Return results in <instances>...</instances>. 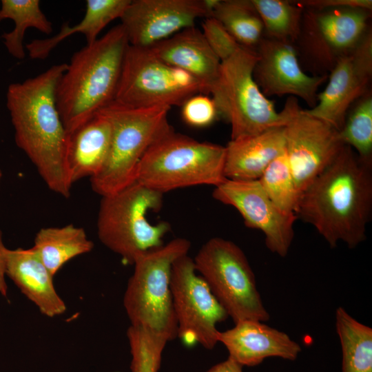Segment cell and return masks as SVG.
I'll use <instances>...</instances> for the list:
<instances>
[{"label": "cell", "instance_id": "obj_2", "mask_svg": "<svg viewBox=\"0 0 372 372\" xmlns=\"http://www.w3.org/2000/svg\"><path fill=\"white\" fill-rule=\"evenodd\" d=\"M68 63L52 66L35 77L10 84L6 105L17 146L52 192L69 198L66 168L68 133L56 103L57 83Z\"/></svg>", "mask_w": 372, "mask_h": 372}, {"label": "cell", "instance_id": "obj_29", "mask_svg": "<svg viewBox=\"0 0 372 372\" xmlns=\"http://www.w3.org/2000/svg\"><path fill=\"white\" fill-rule=\"evenodd\" d=\"M342 142L363 161L372 163V94L368 90L350 107L339 131Z\"/></svg>", "mask_w": 372, "mask_h": 372}, {"label": "cell", "instance_id": "obj_13", "mask_svg": "<svg viewBox=\"0 0 372 372\" xmlns=\"http://www.w3.org/2000/svg\"><path fill=\"white\" fill-rule=\"evenodd\" d=\"M290 98L291 112L284 127L285 154L301 196L344 145L336 128L307 113L297 98Z\"/></svg>", "mask_w": 372, "mask_h": 372}, {"label": "cell", "instance_id": "obj_17", "mask_svg": "<svg viewBox=\"0 0 372 372\" xmlns=\"http://www.w3.org/2000/svg\"><path fill=\"white\" fill-rule=\"evenodd\" d=\"M206 17L203 0H132L120 19L129 45L149 48Z\"/></svg>", "mask_w": 372, "mask_h": 372}, {"label": "cell", "instance_id": "obj_33", "mask_svg": "<svg viewBox=\"0 0 372 372\" xmlns=\"http://www.w3.org/2000/svg\"><path fill=\"white\" fill-rule=\"evenodd\" d=\"M181 113L183 121L195 127L211 125L219 114L212 98L198 94L185 101L182 105Z\"/></svg>", "mask_w": 372, "mask_h": 372}, {"label": "cell", "instance_id": "obj_35", "mask_svg": "<svg viewBox=\"0 0 372 372\" xmlns=\"http://www.w3.org/2000/svg\"><path fill=\"white\" fill-rule=\"evenodd\" d=\"M8 248L5 246L3 239V233L0 229V293L6 296L8 286L6 282V262Z\"/></svg>", "mask_w": 372, "mask_h": 372}, {"label": "cell", "instance_id": "obj_16", "mask_svg": "<svg viewBox=\"0 0 372 372\" xmlns=\"http://www.w3.org/2000/svg\"><path fill=\"white\" fill-rule=\"evenodd\" d=\"M255 50L258 60L253 76L267 97L289 95L301 99L309 108L316 105L318 89L328 75L307 74L294 44L262 37Z\"/></svg>", "mask_w": 372, "mask_h": 372}, {"label": "cell", "instance_id": "obj_32", "mask_svg": "<svg viewBox=\"0 0 372 372\" xmlns=\"http://www.w3.org/2000/svg\"><path fill=\"white\" fill-rule=\"evenodd\" d=\"M202 32L208 45L220 59L225 61L241 46L215 18H205Z\"/></svg>", "mask_w": 372, "mask_h": 372}, {"label": "cell", "instance_id": "obj_10", "mask_svg": "<svg viewBox=\"0 0 372 372\" xmlns=\"http://www.w3.org/2000/svg\"><path fill=\"white\" fill-rule=\"evenodd\" d=\"M371 10L357 7L304 9L294 44L299 60L312 75H328L371 29Z\"/></svg>", "mask_w": 372, "mask_h": 372}, {"label": "cell", "instance_id": "obj_11", "mask_svg": "<svg viewBox=\"0 0 372 372\" xmlns=\"http://www.w3.org/2000/svg\"><path fill=\"white\" fill-rule=\"evenodd\" d=\"M206 87L184 70L159 59L149 48L129 45L113 101L147 108L181 105Z\"/></svg>", "mask_w": 372, "mask_h": 372}, {"label": "cell", "instance_id": "obj_28", "mask_svg": "<svg viewBox=\"0 0 372 372\" xmlns=\"http://www.w3.org/2000/svg\"><path fill=\"white\" fill-rule=\"evenodd\" d=\"M263 24V37L295 44L304 8L287 0H251Z\"/></svg>", "mask_w": 372, "mask_h": 372}, {"label": "cell", "instance_id": "obj_8", "mask_svg": "<svg viewBox=\"0 0 372 372\" xmlns=\"http://www.w3.org/2000/svg\"><path fill=\"white\" fill-rule=\"evenodd\" d=\"M163 196L136 181L102 196L96 224L100 241L131 264L138 254L163 245L169 223L153 224L147 217L161 207Z\"/></svg>", "mask_w": 372, "mask_h": 372}, {"label": "cell", "instance_id": "obj_7", "mask_svg": "<svg viewBox=\"0 0 372 372\" xmlns=\"http://www.w3.org/2000/svg\"><path fill=\"white\" fill-rule=\"evenodd\" d=\"M190 246L188 240L178 238L135 257L123 296L131 326L148 329L168 342L177 338L171 271L174 262L187 255Z\"/></svg>", "mask_w": 372, "mask_h": 372}, {"label": "cell", "instance_id": "obj_31", "mask_svg": "<svg viewBox=\"0 0 372 372\" xmlns=\"http://www.w3.org/2000/svg\"><path fill=\"white\" fill-rule=\"evenodd\" d=\"M127 337L132 356L131 372H158L168 341L148 329L131 325Z\"/></svg>", "mask_w": 372, "mask_h": 372}, {"label": "cell", "instance_id": "obj_4", "mask_svg": "<svg viewBox=\"0 0 372 372\" xmlns=\"http://www.w3.org/2000/svg\"><path fill=\"white\" fill-rule=\"evenodd\" d=\"M225 158V146L200 142L172 129L147 150L136 181L162 194L190 186L216 187L227 179Z\"/></svg>", "mask_w": 372, "mask_h": 372}, {"label": "cell", "instance_id": "obj_14", "mask_svg": "<svg viewBox=\"0 0 372 372\" xmlns=\"http://www.w3.org/2000/svg\"><path fill=\"white\" fill-rule=\"evenodd\" d=\"M213 197L237 209L247 227L261 231L269 251L280 257L287 255L298 217L282 211L266 194L258 180L226 179L215 187Z\"/></svg>", "mask_w": 372, "mask_h": 372}, {"label": "cell", "instance_id": "obj_26", "mask_svg": "<svg viewBox=\"0 0 372 372\" xmlns=\"http://www.w3.org/2000/svg\"><path fill=\"white\" fill-rule=\"evenodd\" d=\"M6 19L14 21V28L2 38L8 52L15 59L25 57L23 41L28 28H36L46 34L52 31V23L42 12L39 0H2L0 21Z\"/></svg>", "mask_w": 372, "mask_h": 372}, {"label": "cell", "instance_id": "obj_12", "mask_svg": "<svg viewBox=\"0 0 372 372\" xmlns=\"http://www.w3.org/2000/svg\"><path fill=\"white\" fill-rule=\"evenodd\" d=\"M171 289L177 338L187 347L214 349L218 342L216 325L229 316L187 254L172 265Z\"/></svg>", "mask_w": 372, "mask_h": 372}, {"label": "cell", "instance_id": "obj_30", "mask_svg": "<svg viewBox=\"0 0 372 372\" xmlns=\"http://www.w3.org/2000/svg\"><path fill=\"white\" fill-rule=\"evenodd\" d=\"M271 200L284 213L295 214L300 198L285 152L274 159L258 179Z\"/></svg>", "mask_w": 372, "mask_h": 372}, {"label": "cell", "instance_id": "obj_36", "mask_svg": "<svg viewBox=\"0 0 372 372\" xmlns=\"http://www.w3.org/2000/svg\"><path fill=\"white\" fill-rule=\"evenodd\" d=\"M207 372H243L242 366L228 357L227 360L211 367Z\"/></svg>", "mask_w": 372, "mask_h": 372}, {"label": "cell", "instance_id": "obj_1", "mask_svg": "<svg viewBox=\"0 0 372 372\" xmlns=\"http://www.w3.org/2000/svg\"><path fill=\"white\" fill-rule=\"evenodd\" d=\"M371 215L372 163L348 145L302 192L296 211L331 248L364 242Z\"/></svg>", "mask_w": 372, "mask_h": 372}, {"label": "cell", "instance_id": "obj_18", "mask_svg": "<svg viewBox=\"0 0 372 372\" xmlns=\"http://www.w3.org/2000/svg\"><path fill=\"white\" fill-rule=\"evenodd\" d=\"M218 342L224 344L229 357L242 366H254L270 357L295 360L302 349L286 333L263 322L244 320L234 327L218 331Z\"/></svg>", "mask_w": 372, "mask_h": 372}, {"label": "cell", "instance_id": "obj_37", "mask_svg": "<svg viewBox=\"0 0 372 372\" xmlns=\"http://www.w3.org/2000/svg\"><path fill=\"white\" fill-rule=\"evenodd\" d=\"M1 177H2V172H1V170L0 169V181H1Z\"/></svg>", "mask_w": 372, "mask_h": 372}, {"label": "cell", "instance_id": "obj_19", "mask_svg": "<svg viewBox=\"0 0 372 372\" xmlns=\"http://www.w3.org/2000/svg\"><path fill=\"white\" fill-rule=\"evenodd\" d=\"M149 48L159 59L191 74L211 94L217 83L221 61L203 32L195 26L184 29Z\"/></svg>", "mask_w": 372, "mask_h": 372}, {"label": "cell", "instance_id": "obj_3", "mask_svg": "<svg viewBox=\"0 0 372 372\" xmlns=\"http://www.w3.org/2000/svg\"><path fill=\"white\" fill-rule=\"evenodd\" d=\"M128 46L119 24L73 54L55 95L68 135L114 100Z\"/></svg>", "mask_w": 372, "mask_h": 372}, {"label": "cell", "instance_id": "obj_34", "mask_svg": "<svg viewBox=\"0 0 372 372\" xmlns=\"http://www.w3.org/2000/svg\"><path fill=\"white\" fill-rule=\"evenodd\" d=\"M293 2L304 9L322 10L338 7H357L372 10L371 0H303Z\"/></svg>", "mask_w": 372, "mask_h": 372}, {"label": "cell", "instance_id": "obj_24", "mask_svg": "<svg viewBox=\"0 0 372 372\" xmlns=\"http://www.w3.org/2000/svg\"><path fill=\"white\" fill-rule=\"evenodd\" d=\"M32 247L54 276L68 261L91 251L94 243L83 228L70 224L40 229Z\"/></svg>", "mask_w": 372, "mask_h": 372}, {"label": "cell", "instance_id": "obj_21", "mask_svg": "<svg viewBox=\"0 0 372 372\" xmlns=\"http://www.w3.org/2000/svg\"><path fill=\"white\" fill-rule=\"evenodd\" d=\"M111 136V124L100 112L68 134L65 161L72 185L101 171L109 154Z\"/></svg>", "mask_w": 372, "mask_h": 372}, {"label": "cell", "instance_id": "obj_27", "mask_svg": "<svg viewBox=\"0 0 372 372\" xmlns=\"http://www.w3.org/2000/svg\"><path fill=\"white\" fill-rule=\"evenodd\" d=\"M211 17L242 46L255 49L263 37V24L251 0H220Z\"/></svg>", "mask_w": 372, "mask_h": 372}, {"label": "cell", "instance_id": "obj_15", "mask_svg": "<svg viewBox=\"0 0 372 372\" xmlns=\"http://www.w3.org/2000/svg\"><path fill=\"white\" fill-rule=\"evenodd\" d=\"M329 74L316 105L304 110L340 131L351 105L369 90L372 76L371 29L354 50L339 59Z\"/></svg>", "mask_w": 372, "mask_h": 372}, {"label": "cell", "instance_id": "obj_5", "mask_svg": "<svg viewBox=\"0 0 372 372\" xmlns=\"http://www.w3.org/2000/svg\"><path fill=\"white\" fill-rule=\"evenodd\" d=\"M170 108H136L112 101L99 111L111 124L112 136L104 166L90 178L94 192L105 196L136 182L138 165L147 150L173 129L167 121Z\"/></svg>", "mask_w": 372, "mask_h": 372}, {"label": "cell", "instance_id": "obj_6", "mask_svg": "<svg viewBox=\"0 0 372 372\" xmlns=\"http://www.w3.org/2000/svg\"><path fill=\"white\" fill-rule=\"evenodd\" d=\"M258 60L255 49L240 46L221 61L219 77L211 94L218 114L230 123L231 140L285 127L291 112L289 96L280 112L256 83L253 72Z\"/></svg>", "mask_w": 372, "mask_h": 372}, {"label": "cell", "instance_id": "obj_22", "mask_svg": "<svg viewBox=\"0 0 372 372\" xmlns=\"http://www.w3.org/2000/svg\"><path fill=\"white\" fill-rule=\"evenodd\" d=\"M285 152L284 127L230 140L225 146V176L231 180H258L269 165Z\"/></svg>", "mask_w": 372, "mask_h": 372}, {"label": "cell", "instance_id": "obj_9", "mask_svg": "<svg viewBox=\"0 0 372 372\" xmlns=\"http://www.w3.org/2000/svg\"><path fill=\"white\" fill-rule=\"evenodd\" d=\"M193 260L196 271L234 323L244 320L263 322L269 320L254 273L237 245L222 238H212Z\"/></svg>", "mask_w": 372, "mask_h": 372}, {"label": "cell", "instance_id": "obj_25", "mask_svg": "<svg viewBox=\"0 0 372 372\" xmlns=\"http://www.w3.org/2000/svg\"><path fill=\"white\" fill-rule=\"evenodd\" d=\"M335 328L342 349V372H372V329L341 307L335 311Z\"/></svg>", "mask_w": 372, "mask_h": 372}, {"label": "cell", "instance_id": "obj_23", "mask_svg": "<svg viewBox=\"0 0 372 372\" xmlns=\"http://www.w3.org/2000/svg\"><path fill=\"white\" fill-rule=\"evenodd\" d=\"M132 0H87L83 18L74 25H63L60 32L45 39H36L26 44L31 59H44L63 40L75 33L84 35L87 44L94 43L105 26L121 19Z\"/></svg>", "mask_w": 372, "mask_h": 372}, {"label": "cell", "instance_id": "obj_20", "mask_svg": "<svg viewBox=\"0 0 372 372\" xmlns=\"http://www.w3.org/2000/svg\"><path fill=\"white\" fill-rule=\"evenodd\" d=\"M6 274L45 316L64 313L66 305L56 292L53 276L33 248L8 249Z\"/></svg>", "mask_w": 372, "mask_h": 372}]
</instances>
